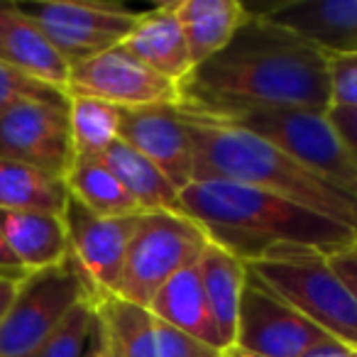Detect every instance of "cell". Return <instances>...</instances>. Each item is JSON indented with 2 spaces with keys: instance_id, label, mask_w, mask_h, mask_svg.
<instances>
[{
  "instance_id": "cell-21",
  "label": "cell",
  "mask_w": 357,
  "mask_h": 357,
  "mask_svg": "<svg viewBox=\"0 0 357 357\" xmlns=\"http://www.w3.org/2000/svg\"><path fill=\"white\" fill-rule=\"evenodd\" d=\"M201 284H204L206 298H208L211 313L215 318V326L225 342V350L235 345V331H238V313L243 301L245 284H248V264L230 255L228 250L218 248L215 243L206 245L199 262Z\"/></svg>"
},
{
  "instance_id": "cell-18",
  "label": "cell",
  "mask_w": 357,
  "mask_h": 357,
  "mask_svg": "<svg viewBox=\"0 0 357 357\" xmlns=\"http://www.w3.org/2000/svg\"><path fill=\"white\" fill-rule=\"evenodd\" d=\"M8 250L25 272L61 264L69 257L64 218L45 211H0Z\"/></svg>"
},
{
  "instance_id": "cell-2",
  "label": "cell",
  "mask_w": 357,
  "mask_h": 357,
  "mask_svg": "<svg viewBox=\"0 0 357 357\" xmlns=\"http://www.w3.org/2000/svg\"><path fill=\"white\" fill-rule=\"evenodd\" d=\"M178 211L194 218L211 243L245 264L291 250L331 252L357 240L355 230L337 220L225 178L191 181L178 194Z\"/></svg>"
},
{
  "instance_id": "cell-7",
  "label": "cell",
  "mask_w": 357,
  "mask_h": 357,
  "mask_svg": "<svg viewBox=\"0 0 357 357\" xmlns=\"http://www.w3.org/2000/svg\"><path fill=\"white\" fill-rule=\"evenodd\" d=\"M89 298H100L71 257L27 272L0 323V357H32L59 323Z\"/></svg>"
},
{
  "instance_id": "cell-20",
  "label": "cell",
  "mask_w": 357,
  "mask_h": 357,
  "mask_svg": "<svg viewBox=\"0 0 357 357\" xmlns=\"http://www.w3.org/2000/svg\"><path fill=\"white\" fill-rule=\"evenodd\" d=\"M176 15L196 69L230 45L250 10L238 0H176Z\"/></svg>"
},
{
  "instance_id": "cell-12",
  "label": "cell",
  "mask_w": 357,
  "mask_h": 357,
  "mask_svg": "<svg viewBox=\"0 0 357 357\" xmlns=\"http://www.w3.org/2000/svg\"><path fill=\"white\" fill-rule=\"evenodd\" d=\"M139 215L142 213L128 218H105L81 206L74 196L66 199L61 218L69 240V257L79 264L98 296L115 294L125 264V252Z\"/></svg>"
},
{
  "instance_id": "cell-9",
  "label": "cell",
  "mask_w": 357,
  "mask_h": 357,
  "mask_svg": "<svg viewBox=\"0 0 357 357\" xmlns=\"http://www.w3.org/2000/svg\"><path fill=\"white\" fill-rule=\"evenodd\" d=\"M66 96L96 98L120 110L181 105L184 100L181 86L144 66L120 45L71 66Z\"/></svg>"
},
{
  "instance_id": "cell-29",
  "label": "cell",
  "mask_w": 357,
  "mask_h": 357,
  "mask_svg": "<svg viewBox=\"0 0 357 357\" xmlns=\"http://www.w3.org/2000/svg\"><path fill=\"white\" fill-rule=\"evenodd\" d=\"M326 262L337 274V279L350 289L352 296L357 298V240L326 252Z\"/></svg>"
},
{
  "instance_id": "cell-10",
  "label": "cell",
  "mask_w": 357,
  "mask_h": 357,
  "mask_svg": "<svg viewBox=\"0 0 357 357\" xmlns=\"http://www.w3.org/2000/svg\"><path fill=\"white\" fill-rule=\"evenodd\" d=\"M333 337L248 274L238 313L235 347L262 357H306Z\"/></svg>"
},
{
  "instance_id": "cell-35",
  "label": "cell",
  "mask_w": 357,
  "mask_h": 357,
  "mask_svg": "<svg viewBox=\"0 0 357 357\" xmlns=\"http://www.w3.org/2000/svg\"><path fill=\"white\" fill-rule=\"evenodd\" d=\"M223 357H262V355H255V352H248V350H240V347H228L223 352Z\"/></svg>"
},
{
  "instance_id": "cell-26",
  "label": "cell",
  "mask_w": 357,
  "mask_h": 357,
  "mask_svg": "<svg viewBox=\"0 0 357 357\" xmlns=\"http://www.w3.org/2000/svg\"><path fill=\"white\" fill-rule=\"evenodd\" d=\"M96 301L98 298L81 301L59 323V328L37 347L32 357H84L86 350H89L91 335L96 331V323H98Z\"/></svg>"
},
{
  "instance_id": "cell-34",
  "label": "cell",
  "mask_w": 357,
  "mask_h": 357,
  "mask_svg": "<svg viewBox=\"0 0 357 357\" xmlns=\"http://www.w3.org/2000/svg\"><path fill=\"white\" fill-rule=\"evenodd\" d=\"M84 357H110L108 340H105V333H103V326H100V318H98V323H96V331H93V335H91L89 350H86Z\"/></svg>"
},
{
  "instance_id": "cell-6",
  "label": "cell",
  "mask_w": 357,
  "mask_h": 357,
  "mask_svg": "<svg viewBox=\"0 0 357 357\" xmlns=\"http://www.w3.org/2000/svg\"><path fill=\"white\" fill-rule=\"evenodd\" d=\"M206 245V230L181 211H144L128 245L113 296L147 308L174 274L199 262Z\"/></svg>"
},
{
  "instance_id": "cell-4",
  "label": "cell",
  "mask_w": 357,
  "mask_h": 357,
  "mask_svg": "<svg viewBox=\"0 0 357 357\" xmlns=\"http://www.w3.org/2000/svg\"><path fill=\"white\" fill-rule=\"evenodd\" d=\"M206 110L223 115L230 123L269 139L313 174L328 178L337 189L357 199V162L333 128L326 110L269 105H218Z\"/></svg>"
},
{
  "instance_id": "cell-27",
  "label": "cell",
  "mask_w": 357,
  "mask_h": 357,
  "mask_svg": "<svg viewBox=\"0 0 357 357\" xmlns=\"http://www.w3.org/2000/svg\"><path fill=\"white\" fill-rule=\"evenodd\" d=\"M20 100H47V103H66L69 96L64 91H56L35 79H27L20 71L10 69L0 61V113Z\"/></svg>"
},
{
  "instance_id": "cell-13",
  "label": "cell",
  "mask_w": 357,
  "mask_h": 357,
  "mask_svg": "<svg viewBox=\"0 0 357 357\" xmlns=\"http://www.w3.org/2000/svg\"><path fill=\"white\" fill-rule=\"evenodd\" d=\"M110 357H223L206 342L113 294L96 301Z\"/></svg>"
},
{
  "instance_id": "cell-25",
  "label": "cell",
  "mask_w": 357,
  "mask_h": 357,
  "mask_svg": "<svg viewBox=\"0 0 357 357\" xmlns=\"http://www.w3.org/2000/svg\"><path fill=\"white\" fill-rule=\"evenodd\" d=\"M69 132L74 159H100L120 139L123 110L103 100L69 96Z\"/></svg>"
},
{
  "instance_id": "cell-22",
  "label": "cell",
  "mask_w": 357,
  "mask_h": 357,
  "mask_svg": "<svg viewBox=\"0 0 357 357\" xmlns=\"http://www.w3.org/2000/svg\"><path fill=\"white\" fill-rule=\"evenodd\" d=\"M103 162L113 169L120 184L128 189V194L142 211H178L181 191L169 181V176L157 164L149 162L144 154L125 144L123 139H118L103 154Z\"/></svg>"
},
{
  "instance_id": "cell-31",
  "label": "cell",
  "mask_w": 357,
  "mask_h": 357,
  "mask_svg": "<svg viewBox=\"0 0 357 357\" xmlns=\"http://www.w3.org/2000/svg\"><path fill=\"white\" fill-rule=\"evenodd\" d=\"M25 269L15 262V257L8 250V243L3 238V228H0V277H10V279H22L25 277Z\"/></svg>"
},
{
  "instance_id": "cell-8",
  "label": "cell",
  "mask_w": 357,
  "mask_h": 357,
  "mask_svg": "<svg viewBox=\"0 0 357 357\" xmlns=\"http://www.w3.org/2000/svg\"><path fill=\"white\" fill-rule=\"evenodd\" d=\"M56 47L69 66L123 45L142 13L96 0H30L13 3Z\"/></svg>"
},
{
  "instance_id": "cell-15",
  "label": "cell",
  "mask_w": 357,
  "mask_h": 357,
  "mask_svg": "<svg viewBox=\"0 0 357 357\" xmlns=\"http://www.w3.org/2000/svg\"><path fill=\"white\" fill-rule=\"evenodd\" d=\"M252 13L291 30L326 56L357 54V0H287Z\"/></svg>"
},
{
  "instance_id": "cell-3",
  "label": "cell",
  "mask_w": 357,
  "mask_h": 357,
  "mask_svg": "<svg viewBox=\"0 0 357 357\" xmlns=\"http://www.w3.org/2000/svg\"><path fill=\"white\" fill-rule=\"evenodd\" d=\"M178 115L194 147V181L225 178L282 196L357 233V199L313 174L269 139L218 113L181 100Z\"/></svg>"
},
{
  "instance_id": "cell-28",
  "label": "cell",
  "mask_w": 357,
  "mask_h": 357,
  "mask_svg": "<svg viewBox=\"0 0 357 357\" xmlns=\"http://www.w3.org/2000/svg\"><path fill=\"white\" fill-rule=\"evenodd\" d=\"M331 105L357 108V54L328 56Z\"/></svg>"
},
{
  "instance_id": "cell-30",
  "label": "cell",
  "mask_w": 357,
  "mask_h": 357,
  "mask_svg": "<svg viewBox=\"0 0 357 357\" xmlns=\"http://www.w3.org/2000/svg\"><path fill=\"white\" fill-rule=\"evenodd\" d=\"M331 118L333 128L342 137L345 147L350 149L352 159L357 162V108H347V105H331L326 110Z\"/></svg>"
},
{
  "instance_id": "cell-5",
  "label": "cell",
  "mask_w": 357,
  "mask_h": 357,
  "mask_svg": "<svg viewBox=\"0 0 357 357\" xmlns=\"http://www.w3.org/2000/svg\"><path fill=\"white\" fill-rule=\"evenodd\" d=\"M248 272L333 340L357 350V298L328 267L326 252L291 250L250 262Z\"/></svg>"
},
{
  "instance_id": "cell-19",
  "label": "cell",
  "mask_w": 357,
  "mask_h": 357,
  "mask_svg": "<svg viewBox=\"0 0 357 357\" xmlns=\"http://www.w3.org/2000/svg\"><path fill=\"white\" fill-rule=\"evenodd\" d=\"M149 311L157 318L167 321L169 326L178 328L186 335L206 342L218 352H225V342L215 326V318L211 313L208 298H206L204 284H201L196 264L174 274L157 294H154Z\"/></svg>"
},
{
  "instance_id": "cell-23",
  "label": "cell",
  "mask_w": 357,
  "mask_h": 357,
  "mask_svg": "<svg viewBox=\"0 0 357 357\" xmlns=\"http://www.w3.org/2000/svg\"><path fill=\"white\" fill-rule=\"evenodd\" d=\"M66 189L81 206L105 218H128L144 213L128 194L113 169L100 159H74L66 174Z\"/></svg>"
},
{
  "instance_id": "cell-24",
  "label": "cell",
  "mask_w": 357,
  "mask_h": 357,
  "mask_svg": "<svg viewBox=\"0 0 357 357\" xmlns=\"http://www.w3.org/2000/svg\"><path fill=\"white\" fill-rule=\"evenodd\" d=\"M69 189L64 178H56L27 164L0 159V211H64Z\"/></svg>"
},
{
  "instance_id": "cell-11",
  "label": "cell",
  "mask_w": 357,
  "mask_h": 357,
  "mask_svg": "<svg viewBox=\"0 0 357 357\" xmlns=\"http://www.w3.org/2000/svg\"><path fill=\"white\" fill-rule=\"evenodd\" d=\"M69 100H20L0 113V159L66 178L74 164Z\"/></svg>"
},
{
  "instance_id": "cell-32",
  "label": "cell",
  "mask_w": 357,
  "mask_h": 357,
  "mask_svg": "<svg viewBox=\"0 0 357 357\" xmlns=\"http://www.w3.org/2000/svg\"><path fill=\"white\" fill-rule=\"evenodd\" d=\"M25 279V277H22ZM22 279H10V277H0V323L6 318L8 308H10L13 298L17 294V287H20Z\"/></svg>"
},
{
  "instance_id": "cell-16",
  "label": "cell",
  "mask_w": 357,
  "mask_h": 357,
  "mask_svg": "<svg viewBox=\"0 0 357 357\" xmlns=\"http://www.w3.org/2000/svg\"><path fill=\"white\" fill-rule=\"evenodd\" d=\"M120 47L144 66L178 86H184V81L194 71L184 27L176 15V0L144 10Z\"/></svg>"
},
{
  "instance_id": "cell-14",
  "label": "cell",
  "mask_w": 357,
  "mask_h": 357,
  "mask_svg": "<svg viewBox=\"0 0 357 357\" xmlns=\"http://www.w3.org/2000/svg\"><path fill=\"white\" fill-rule=\"evenodd\" d=\"M120 139L157 164L178 191L194 181V147L178 105L123 110Z\"/></svg>"
},
{
  "instance_id": "cell-33",
  "label": "cell",
  "mask_w": 357,
  "mask_h": 357,
  "mask_svg": "<svg viewBox=\"0 0 357 357\" xmlns=\"http://www.w3.org/2000/svg\"><path fill=\"white\" fill-rule=\"evenodd\" d=\"M306 357H357V350H352V347L342 345L337 340H331L326 345L316 347L313 352H308Z\"/></svg>"
},
{
  "instance_id": "cell-1",
  "label": "cell",
  "mask_w": 357,
  "mask_h": 357,
  "mask_svg": "<svg viewBox=\"0 0 357 357\" xmlns=\"http://www.w3.org/2000/svg\"><path fill=\"white\" fill-rule=\"evenodd\" d=\"M181 91L184 100L204 108L269 105L328 110L331 71L328 56L311 42L250 10L230 45L196 66Z\"/></svg>"
},
{
  "instance_id": "cell-17",
  "label": "cell",
  "mask_w": 357,
  "mask_h": 357,
  "mask_svg": "<svg viewBox=\"0 0 357 357\" xmlns=\"http://www.w3.org/2000/svg\"><path fill=\"white\" fill-rule=\"evenodd\" d=\"M0 61L20 71L27 79H35L66 93L69 61L56 52L50 37L25 17L15 6H0Z\"/></svg>"
}]
</instances>
